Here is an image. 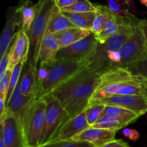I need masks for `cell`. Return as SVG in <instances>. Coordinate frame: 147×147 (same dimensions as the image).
Masks as SVG:
<instances>
[{
	"instance_id": "cell-1",
	"label": "cell",
	"mask_w": 147,
	"mask_h": 147,
	"mask_svg": "<svg viewBox=\"0 0 147 147\" xmlns=\"http://www.w3.org/2000/svg\"><path fill=\"white\" fill-rule=\"evenodd\" d=\"M100 73L86 67L52 91L67 112L69 119L90 107V100L100 84Z\"/></svg>"
},
{
	"instance_id": "cell-2",
	"label": "cell",
	"mask_w": 147,
	"mask_h": 147,
	"mask_svg": "<svg viewBox=\"0 0 147 147\" xmlns=\"http://www.w3.org/2000/svg\"><path fill=\"white\" fill-rule=\"evenodd\" d=\"M88 65L89 62L87 60L53 61L50 64L47 78L37 84L34 98H41L50 95L57 86Z\"/></svg>"
},
{
	"instance_id": "cell-3",
	"label": "cell",
	"mask_w": 147,
	"mask_h": 147,
	"mask_svg": "<svg viewBox=\"0 0 147 147\" xmlns=\"http://www.w3.org/2000/svg\"><path fill=\"white\" fill-rule=\"evenodd\" d=\"M47 103L45 98L34 99L26 109L21 121L28 147H37L40 144L45 118Z\"/></svg>"
},
{
	"instance_id": "cell-4",
	"label": "cell",
	"mask_w": 147,
	"mask_h": 147,
	"mask_svg": "<svg viewBox=\"0 0 147 147\" xmlns=\"http://www.w3.org/2000/svg\"><path fill=\"white\" fill-rule=\"evenodd\" d=\"M140 20L126 26L121 31L111 37L103 43H98L96 52L88 60V67L96 70L100 74L108 70L109 60L108 56L112 52L118 51L123 44L133 34L137 28Z\"/></svg>"
},
{
	"instance_id": "cell-5",
	"label": "cell",
	"mask_w": 147,
	"mask_h": 147,
	"mask_svg": "<svg viewBox=\"0 0 147 147\" xmlns=\"http://www.w3.org/2000/svg\"><path fill=\"white\" fill-rule=\"evenodd\" d=\"M36 4L37 13L29 31V37L31 45L33 46V63L37 65L40 46L55 3V0H38Z\"/></svg>"
},
{
	"instance_id": "cell-6",
	"label": "cell",
	"mask_w": 147,
	"mask_h": 147,
	"mask_svg": "<svg viewBox=\"0 0 147 147\" xmlns=\"http://www.w3.org/2000/svg\"><path fill=\"white\" fill-rule=\"evenodd\" d=\"M44 98L47 103V108L39 146L52 142L60 128L69 120L67 112L55 98L50 94Z\"/></svg>"
},
{
	"instance_id": "cell-7",
	"label": "cell",
	"mask_w": 147,
	"mask_h": 147,
	"mask_svg": "<svg viewBox=\"0 0 147 147\" xmlns=\"http://www.w3.org/2000/svg\"><path fill=\"white\" fill-rule=\"evenodd\" d=\"M121 60L118 67L130 68L147 56V47L144 37L138 25L129 40L119 50Z\"/></svg>"
},
{
	"instance_id": "cell-8",
	"label": "cell",
	"mask_w": 147,
	"mask_h": 147,
	"mask_svg": "<svg viewBox=\"0 0 147 147\" xmlns=\"http://www.w3.org/2000/svg\"><path fill=\"white\" fill-rule=\"evenodd\" d=\"M96 36L91 32L86 38L59 50L54 61L59 60H87L93 56L98 45Z\"/></svg>"
},
{
	"instance_id": "cell-9",
	"label": "cell",
	"mask_w": 147,
	"mask_h": 147,
	"mask_svg": "<svg viewBox=\"0 0 147 147\" xmlns=\"http://www.w3.org/2000/svg\"><path fill=\"white\" fill-rule=\"evenodd\" d=\"M1 121L0 139L5 147H28L20 121L12 114L5 113Z\"/></svg>"
},
{
	"instance_id": "cell-10",
	"label": "cell",
	"mask_w": 147,
	"mask_h": 147,
	"mask_svg": "<svg viewBox=\"0 0 147 147\" xmlns=\"http://www.w3.org/2000/svg\"><path fill=\"white\" fill-rule=\"evenodd\" d=\"M118 106L134 111L139 116L147 113V100L144 96H113L104 99L90 100V105Z\"/></svg>"
},
{
	"instance_id": "cell-11",
	"label": "cell",
	"mask_w": 147,
	"mask_h": 147,
	"mask_svg": "<svg viewBox=\"0 0 147 147\" xmlns=\"http://www.w3.org/2000/svg\"><path fill=\"white\" fill-rule=\"evenodd\" d=\"M30 45L31 42L27 33L20 31L17 32L11 43L8 69L13 70L20 62L25 64L28 59Z\"/></svg>"
},
{
	"instance_id": "cell-12",
	"label": "cell",
	"mask_w": 147,
	"mask_h": 147,
	"mask_svg": "<svg viewBox=\"0 0 147 147\" xmlns=\"http://www.w3.org/2000/svg\"><path fill=\"white\" fill-rule=\"evenodd\" d=\"M89 127L90 126L87 121L86 110L78 116L67 121L60 128L53 141L72 140L76 135Z\"/></svg>"
},
{
	"instance_id": "cell-13",
	"label": "cell",
	"mask_w": 147,
	"mask_h": 147,
	"mask_svg": "<svg viewBox=\"0 0 147 147\" xmlns=\"http://www.w3.org/2000/svg\"><path fill=\"white\" fill-rule=\"evenodd\" d=\"M139 19L134 17H124L115 15L111 12L109 18L105 22L103 30L98 34H96L99 43H103L111 37L120 32L126 26L131 23L139 21Z\"/></svg>"
},
{
	"instance_id": "cell-14",
	"label": "cell",
	"mask_w": 147,
	"mask_h": 147,
	"mask_svg": "<svg viewBox=\"0 0 147 147\" xmlns=\"http://www.w3.org/2000/svg\"><path fill=\"white\" fill-rule=\"evenodd\" d=\"M6 23L1 33L0 42V55L2 57L15 37L17 27H20V15L16 7H10L6 14Z\"/></svg>"
},
{
	"instance_id": "cell-15",
	"label": "cell",
	"mask_w": 147,
	"mask_h": 147,
	"mask_svg": "<svg viewBox=\"0 0 147 147\" xmlns=\"http://www.w3.org/2000/svg\"><path fill=\"white\" fill-rule=\"evenodd\" d=\"M116 131L96 129L92 126L76 135L72 140L89 142L96 147H100L105 144L114 140Z\"/></svg>"
},
{
	"instance_id": "cell-16",
	"label": "cell",
	"mask_w": 147,
	"mask_h": 147,
	"mask_svg": "<svg viewBox=\"0 0 147 147\" xmlns=\"http://www.w3.org/2000/svg\"><path fill=\"white\" fill-rule=\"evenodd\" d=\"M34 99V97H27L22 93L19 82L6 106L5 113L14 115L21 123L26 109Z\"/></svg>"
},
{
	"instance_id": "cell-17",
	"label": "cell",
	"mask_w": 147,
	"mask_h": 147,
	"mask_svg": "<svg viewBox=\"0 0 147 147\" xmlns=\"http://www.w3.org/2000/svg\"><path fill=\"white\" fill-rule=\"evenodd\" d=\"M60 45L54 34H45L43 37L38 55V63L40 65L51 64L54 61Z\"/></svg>"
},
{
	"instance_id": "cell-18",
	"label": "cell",
	"mask_w": 147,
	"mask_h": 147,
	"mask_svg": "<svg viewBox=\"0 0 147 147\" xmlns=\"http://www.w3.org/2000/svg\"><path fill=\"white\" fill-rule=\"evenodd\" d=\"M20 15V27L18 31L27 33L30 30L37 13V4L30 0H23L16 7Z\"/></svg>"
},
{
	"instance_id": "cell-19",
	"label": "cell",
	"mask_w": 147,
	"mask_h": 147,
	"mask_svg": "<svg viewBox=\"0 0 147 147\" xmlns=\"http://www.w3.org/2000/svg\"><path fill=\"white\" fill-rule=\"evenodd\" d=\"M76 26L55 6L47 24L45 34H56Z\"/></svg>"
},
{
	"instance_id": "cell-20",
	"label": "cell",
	"mask_w": 147,
	"mask_h": 147,
	"mask_svg": "<svg viewBox=\"0 0 147 147\" xmlns=\"http://www.w3.org/2000/svg\"><path fill=\"white\" fill-rule=\"evenodd\" d=\"M91 31L83 30L78 27H72L60 33L54 34L60 45V49L68 47L90 35Z\"/></svg>"
},
{
	"instance_id": "cell-21",
	"label": "cell",
	"mask_w": 147,
	"mask_h": 147,
	"mask_svg": "<svg viewBox=\"0 0 147 147\" xmlns=\"http://www.w3.org/2000/svg\"><path fill=\"white\" fill-rule=\"evenodd\" d=\"M37 70L34 63H30L24 73V76L20 78V90L24 96L27 97H34L37 86Z\"/></svg>"
},
{
	"instance_id": "cell-22",
	"label": "cell",
	"mask_w": 147,
	"mask_h": 147,
	"mask_svg": "<svg viewBox=\"0 0 147 147\" xmlns=\"http://www.w3.org/2000/svg\"><path fill=\"white\" fill-rule=\"evenodd\" d=\"M102 116L113 117L125 126L136 121L140 116L134 111L118 106H106Z\"/></svg>"
},
{
	"instance_id": "cell-23",
	"label": "cell",
	"mask_w": 147,
	"mask_h": 147,
	"mask_svg": "<svg viewBox=\"0 0 147 147\" xmlns=\"http://www.w3.org/2000/svg\"><path fill=\"white\" fill-rule=\"evenodd\" d=\"M62 13L76 27L91 31L92 26L96 17V12L70 13L62 11Z\"/></svg>"
},
{
	"instance_id": "cell-24",
	"label": "cell",
	"mask_w": 147,
	"mask_h": 147,
	"mask_svg": "<svg viewBox=\"0 0 147 147\" xmlns=\"http://www.w3.org/2000/svg\"><path fill=\"white\" fill-rule=\"evenodd\" d=\"M108 7L112 14L124 17H135L129 11V7L134 11H136L133 0H108Z\"/></svg>"
},
{
	"instance_id": "cell-25",
	"label": "cell",
	"mask_w": 147,
	"mask_h": 147,
	"mask_svg": "<svg viewBox=\"0 0 147 147\" xmlns=\"http://www.w3.org/2000/svg\"><path fill=\"white\" fill-rule=\"evenodd\" d=\"M96 8V14L92 26L91 32L95 34H98L103 30L105 22L111 14L109 8L106 6L95 4Z\"/></svg>"
},
{
	"instance_id": "cell-26",
	"label": "cell",
	"mask_w": 147,
	"mask_h": 147,
	"mask_svg": "<svg viewBox=\"0 0 147 147\" xmlns=\"http://www.w3.org/2000/svg\"><path fill=\"white\" fill-rule=\"evenodd\" d=\"M125 126H126L119 122L114 118L107 116H102L92 127L118 131L120 129L124 128Z\"/></svg>"
},
{
	"instance_id": "cell-27",
	"label": "cell",
	"mask_w": 147,
	"mask_h": 147,
	"mask_svg": "<svg viewBox=\"0 0 147 147\" xmlns=\"http://www.w3.org/2000/svg\"><path fill=\"white\" fill-rule=\"evenodd\" d=\"M60 11L70 13L96 12V8L95 4H92L89 0H78L74 4L63 9Z\"/></svg>"
},
{
	"instance_id": "cell-28",
	"label": "cell",
	"mask_w": 147,
	"mask_h": 147,
	"mask_svg": "<svg viewBox=\"0 0 147 147\" xmlns=\"http://www.w3.org/2000/svg\"><path fill=\"white\" fill-rule=\"evenodd\" d=\"M106 106L101 104H91L86 109V117L88 123L90 126H93L103 115Z\"/></svg>"
},
{
	"instance_id": "cell-29",
	"label": "cell",
	"mask_w": 147,
	"mask_h": 147,
	"mask_svg": "<svg viewBox=\"0 0 147 147\" xmlns=\"http://www.w3.org/2000/svg\"><path fill=\"white\" fill-rule=\"evenodd\" d=\"M37 147H94L89 142H78L74 140L53 141Z\"/></svg>"
},
{
	"instance_id": "cell-30",
	"label": "cell",
	"mask_w": 147,
	"mask_h": 147,
	"mask_svg": "<svg viewBox=\"0 0 147 147\" xmlns=\"http://www.w3.org/2000/svg\"><path fill=\"white\" fill-rule=\"evenodd\" d=\"M24 63L20 62V63H18V64L13 68L12 72H11V78H10L9 87L7 99H6V105L8 103L9 100L10 98H11V95H12L14 89H15L16 86H17V85L18 84V83L20 82V75H21V72L22 70V67L23 66H24Z\"/></svg>"
},
{
	"instance_id": "cell-31",
	"label": "cell",
	"mask_w": 147,
	"mask_h": 147,
	"mask_svg": "<svg viewBox=\"0 0 147 147\" xmlns=\"http://www.w3.org/2000/svg\"><path fill=\"white\" fill-rule=\"evenodd\" d=\"M12 70L7 69V71L4 73V76L0 78V98H1L7 99V93L9 87L10 78Z\"/></svg>"
},
{
	"instance_id": "cell-32",
	"label": "cell",
	"mask_w": 147,
	"mask_h": 147,
	"mask_svg": "<svg viewBox=\"0 0 147 147\" xmlns=\"http://www.w3.org/2000/svg\"><path fill=\"white\" fill-rule=\"evenodd\" d=\"M129 69L134 74L139 75L147 79V56Z\"/></svg>"
},
{
	"instance_id": "cell-33",
	"label": "cell",
	"mask_w": 147,
	"mask_h": 147,
	"mask_svg": "<svg viewBox=\"0 0 147 147\" xmlns=\"http://www.w3.org/2000/svg\"><path fill=\"white\" fill-rule=\"evenodd\" d=\"M11 45H10L9 47H8V49L7 50L6 53H4V55L1 57V61H0V78L4 76V73L7 71V70L9 67L10 60V53H11Z\"/></svg>"
},
{
	"instance_id": "cell-34",
	"label": "cell",
	"mask_w": 147,
	"mask_h": 147,
	"mask_svg": "<svg viewBox=\"0 0 147 147\" xmlns=\"http://www.w3.org/2000/svg\"><path fill=\"white\" fill-rule=\"evenodd\" d=\"M50 64L46 65H40V69L37 70V84L41 83L47 78L50 70Z\"/></svg>"
},
{
	"instance_id": "cell-35",
	"label": "cell",
	"mask_w": 147,
	"mask_h": 147,
	"mask_svg": "<svg viewBox=\"0 0 147 147\" xmlns=\"http://www.w3.org/2000/svg\"><path fill=\"white\" fill-rule=\"evenodd\" d=\"M122 134L126 138L131 139L133 142H136L140 138V134L136 129H125L122 131Z\"/></svg>"
},
{
	"instance_id": "cell-36",
	"label": "cell",
	"mask_w": 147,
	"mask_h": 147,
	"mask_svg": "<svg viewBox=\"0 0 147 147\" xmlns=\"http://www.w3.org/2000/svg\"><path fill=\"white\" fill-rule=\"evenodd\" d=\"M100 147H130L126 142H123L121 139H114L110 142L105 144Z\"/></svg>"
},
{
	"instance_id": "cell-37",
	"label": "cell",
	"mask_w": 147,
	"mask_h": 147,
	"mask_svg": "<svg viewBox=\"0 0 147 147\" xmlns=\"http://www.w3.org/2000/svg\"><path fill=\"white\" fill-rule=\"evenodd\" d=\"M78 0H55V6L60 10L66 8L67 7L72 6Z\"/></svg>"
},
{
	"instance_id": "cell-38",
	"label": "cell",
	"mask_w": 147,
	"mask_h": 147,
	"mask_svg": "<svg viewBox=\"0 0 147 147\" xmlns=\"http://www.w3.org/2000/svg\"><path fill=\"white\" fill-rule=\"evenodd\" d=\"M139 27L141 29V30H142V33H143L147 47V19L140 20V22L139 23Z\"/></svg>"
},
{
	"instance_id": "cell-39",
	"label": "cell",
	"mask_w": 147,
	"mask_h": 147,
	"mask_svg": "<svg viewBox=\"0 0 147 147\" xmlns=\"http://www.w3.org/2000/svg\"><path fill=\"white\" fill-rule=\"evenodd\" d=\"M138 78H139V80L140 81L141 83V87L142 89V93H143V96H144L145 98L147 100V79L145 78L142 77V76L137 75Z\"/></svg>"
},
{
	"instance_id": "cell-40",
	"label": "cell",
	"mask_w": 147,
	"mask_h": 147,
	"mask_svg": "<svg viewBox=\"0 0 147 147\" xmlns=\"http://www.w3.org/2000/svg\"><path fill=\"white\" fill-rule=\"evenodd\" d=\"M6 100L5 99L0 98V119L4 116L6 111Z\"/></svg>"
},
{
	"instance_id": "cell-41",
	"label": "cell",
	"mask_w": 147,
	"mask_h": 147,
	"mask_svg": "<svg viewBox=\"0 0 147 147\" xmlns=\"http://www.w3.org/2000/svg\"><path fill=\"white\" fill-rule=\"evenodd\" d=\"M139 1L141 2V4L147 7V0H139Z\"/></svg>"
},
{
	"instance_id": "cell-42",
	"label": "cell",
	"mask_w": 147,
	"mask_h": 147,
	"mask_svg": "<svg viewBox=\"0 0 147 147\" xmlns=\"http://www.w3.org/2000/svg\"><path fill=\"white\" fill-rule=\"evenodd\" d=\"M0 147H5L4 145V143H3V141L0 139Z\"/></svg>"
},
{
	"instance_id": "cell-43",
	"label": "cell",
	"mask_w": 147,
	"mask_h": 147,
	"mask_svg": "<svg viewBox=\"0 0 147 147\" xmlns=\"http://www.w3.org/2000/svg\"><path fill=\"white\" fill-rule=\"evenodd\" d=\"M94 147H96V146H94Z\"/></svg>"
}]
</instances>
